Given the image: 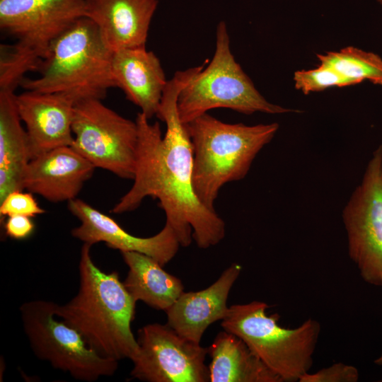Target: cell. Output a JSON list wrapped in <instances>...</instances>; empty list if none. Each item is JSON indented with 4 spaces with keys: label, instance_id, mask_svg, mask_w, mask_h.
<instances>
[{
    "label": "cell",
    "instance_id": "6da1fadb",
    "mask_svg": "<svg viewBox=\"0 0 382 382\" xmlns=\"http://www.w3.org/2000/svg\"><path fill=\"white\" fill-rule=\"evenodd\" d=\"M195 74L191 68L178 71L168 81L156 115L166 124L164 135L158 122L152 124L141 112L137 114L138 149L133 185L111 212H131L147 197L157 199L166 223L173 229L180 245L187 247L194 240L199 248L207 249L224 238L226 225L215 209L205 206L195 194L192 146L178 113V95Z\"/></svg>",
    "mask_w": 382,
    "mask_h": 382
},
{
    "label": "cell",
    "instance_id": "7a4b0ae2",
    "mask_svg": "<svg viewBox=\"0 0 382 382\" xmlns=\"http://www.w3.org/2000/svg\"><path fill=\"white\" fill-rule=\"evenodd\" d=\"M91 246L84 243L81 250L76 295L65 304L54 303L55 315L78 330L100 356L131 360L138 351L131 329L137 302L117 271L106 273L96 265Z\"/></svg>",
    "mask_w": 382,
    "mask_h": 382
},
{
    "label": "cell",
    "instance_id": "3957f363",
    "mask_svg": "<svg viewBox=\"0 0 382 382\" xmlns=\"http://www.w3.org/2000/svg\"><path fill=\"white\" fill-rule=\"evenodd\" d=\"M185 126L193 149V187L211 209L221 188L247 175L256 156L279 129L276 122L229 124L207 112Z\"/></svg>",
    "mask_w": 382,
    "mask_h": 382
},
{
    "label": "cell",
    "instance_id": "277c9868",
    "mask_svg": "<svg viewBox=\"0 0 382 382\" xmlns=\"http://www.w3.org/2000/svg\"><path fill=\"white\" fill-rule=\"evenodd\" d=\"M112 51L96 24L77 20L51 45L35 79L24 78L25 90L66 94L75 102L102 100L115 88L111 71Z\"/></svg>",
    "mask_w": 382,
    "mask_h": 382
},
{
    "label": "cell",
    "instance_id": "5b68a950",
    "mask_svg": "<svg viewBox=\"0 0 382 382\" xmlns=\"http://www.w3.org/2000/svg\"><path fill=\"white\" fill-rule=\"evenodd\" d=\"M268 308L260 301L232 305L221 325L240 337L283 382L299 381L313 365L320 325L308 318L296 328H284L278 314L267 315Z\"/></svg>",
    "mask_w": 382,
    "mask_h": 382
},
{
    "label": "cell",
    "instance_id": "8992f818",
    "mask_svg": "<svg viewBox=\"0 0 382 382\" xmlns=\"http://www.w3.org/2000/svg\"><path fill=\"white\" fill-rule=\"evenodd\" d=\"M220 108L245 115L296 111L268 102L256 89L231 53L226 24L223 21L216 28V50L212 61L182 89L177 101L178 113L183 124Z\"/></svg>",
    "mask_w": 382,
    "mask_h": 382
},
{
    "label": "cell",
    "instance_id": "52a82bcc",
    "mask_svg": "<svg viewBox=\"0 0 382 382\" xmlns=\"http://www.w3.org/2000/svg\"><path fill=\"white\" fill-rule=\"evenodd\" d=\"M54 303L32 300L20 307L23 330L35 355L76 380L93 382L112 376L118 361L98 354L78 330L58 320Z\"/></svg>",
    "mask_w": 382,
    "mask_h": 382
},
{
    "label": "cell",
    "instance_id": "ba28073f",
    "mask_svg": "<svg viewBox=\"0 0 382 382\" xmlns=\"http://www.w3.org/2000/svg\"><path fill=\"white\" fill-rule=\"evenodd\" d=\"M102 100L76 102L71 146L95 167L133 180L137 160L138 127L105 105Z\"/></svg>",
    "mask_w": 382,
    "mask_h": 382
},
{
    "label": "cell",
    "instance_id": "9c48e42d",
    "mask_svg": "<svg viewBox=\"0 0 382 382\" xmlns=\"http://www.w3.org/2000/svg\"><path fill=\"white\" fill-rule=\"evenodd\" d=\"M348 254L368 284H382V145L343 208Z\"/></svg>",
    "mask_w": 382,
    "mask_h": 382
},
{
    "label": "cell",
    "instance_id": "30bf717a",
    "mask_svg": "<svg viewBox=\"0 0 382 382\" xmlns=\"http://www.w3.org/2000/svg\"><path fill=\"white\" fill-rule=\"evenodd\" d=\"M85 0H0V28L13 48L40 69L52 42L84 16Z\"/></svg>",
    "mask_w": 382,
    "mask_h": 382
},
{
    "label": "cell",
    "instance_id": "8fae6325",
    "mask_svg": "<svg viewBox=\"0 0 382 382\" xmlns=\"http://www.w3.org/2000/svg\"><path fill=\"white\" fill-rule=\"evenodd\" d=\"M138 351L131 376L147 382H209L208 347L179 335L167 323L138 330Z\"/></svg>",
    "mask_w": 382,
    "mask_h": 382
},
{
    "label": "cell",
    "instance_id": "7c38bea8",
    "mask_svg": "<svg viewBox=\"0 0 382 382\" xmlns=\"http://www.w3.org/2000/svg\"><path fill=\"white\" fill-rule=\"evenodd\" d=\"M68 209L80 221L79 226L71 230V235L83 243L93 245L103 242L120 253H143L163 267L175 256L181 246L173 229L166 223L157 234L142 238L130 234L112 217L82 199L76 198L68 202Z\"/></svg>",
    "mask_w": 382,
    "mask_h": 382
},
{
    "label": "cell",
    "instance_id": "4fadbf2b",
    "mask_svg": "<svg viewBox=\"0 0 382 382\" xmlns=\"http://www.w3.org/2000/svg\"><path fill=\"white\" fill-rule=\"evenodd\" d=\"M20 118L25 125L30 160L52 149L71 146L75 100L58 93L25 90L16 95Z\"/></svg>",
    "mask_w": 382,
    "mask_h": 382
},
{
    "label": "cell",
    "instance_id": "5bb4252c",
    "mask_svg": "<svg viewBox=\"0 0 382 382\" xmlns=\"http://www.w3.org/2000/svg\"><path fill=\"white\" fill-rule=\"evenodd\" d=\"M95 169L71 146L59 147L29 161L23 188L53 203L69 202L77 198Z\"/></svg>",
    "mask_w": 382,
    "mask_h": 382
},
{
    "label": "cell",
    "instance_id": "9a60e30c",
    "mask_svg": "<svg viewBox=\"0 0 382 382\" xmlns=\"http://www.w3.org/2000/svg\"><path fill=\"white\" fill-rule=\"evenodd\" d=\"M241 270L240 265L233 263L207 288L183 291L166 311V323L183 337L200 343L207 328L227 316L228 297Z\"/></svg>",
    "mask_w": 382,
    "mask_h": 382
},
{
    "label": "cell",
    "instance_id": "2e32d148",
    "mask_svg": "<svg viewBox=\"0 0 382 382\" xmlns=\"http://www.w3.org/2000/svg\"><path fill=\"white\" fill-rule=\"evenodd\" d=\"M158 0H85L84 17L112 51L146 47Z\"/></svg>",
    "mask_w": 382,
    "mask_h": 382
},
{
    "label": "cell",
    "instance_id": "e0dca14e",
    "mask_svg": "<svg viewBox=\"0 0 382 382\" xmlns=\"http://www.w3.org/2000/svg\"><path fill=\"white\" fill-rule=\"evenodd\" d=\"M111 71L115 88L148 119L156 116L168 81L158 57L146 47L112 52Z\"/></svg>",
    "mask_w": 382,
    "mask_h": 382
},
{
    "label": "cell",
    "instance_id": "ac0fdd59",
    "mask_svg": "<svg viewBox=\"0 0 382 382\" xmlns=\"http://www.w3.org/2000/svg\"><path fill=\"white\" fill-rule=\"evenodd\" d=\"M15 96L13 91H0V201L13 191L25 190L23 178L30 161Z\"/></svg>",
    "mask_w": 382,
    "mask_h": 382
},
{
    "label": "cell",
    "instance_id": "d6986e66",
    "mask_svg": "<svg viewBox=\"0 0 382 382\" xmlns=\"http://www.w3.org/2000/svg\"><path fill=\"white\" fill-rule=\"evenodd\" d=\"M210 382H283L238 336L219 332L208 347Z\"/></svg>",
    "mask_w": 382,
    "mask_h": 382
},
{
    "label": "cell",
    "instance_id": "ffe728a7",
    "mask_svg": "<svg viewBox=\"0 0 382 382\" xmlns=\"http://www.w3.org/2000/svg\"><path fill=\"white\" fill-rule=\"evenodd\" d=\"M128 267L123 284L137 302L165 312L183 292L181 280L163 269L154 258L137 252H121Z\"/></svg>",
    "mask_w": 382,
    "mask_h": 382
},
{
    "label": "cell",
    "instance_id": "44dd1931",
    "mask_svg": "<svg viewBox=\"0 0 382 382\" xmlns=\"http://www.w3.org/2000/svg\"><path fill=\"white\" fill-rule=\"evenodd\" d=\"M323 64L329 66L345 77L361 83L369 80L382 85V59L377 54L354 47H347L338 52L317 54Z\"/></svg>",
    "mask_w": 382,
    "mask_h": 382
},
{
    "label": "cell",
    "instance_id": "7402d4cb",
    "mask_svg": "<svg viewBox=\"0 0 382 382\" xmlns=\"http://www.w3.org/2000/svg\"><path fill=\"white\" fill-rule=\"evenodd\" d=\"M294 81L295 88L304 94L321 91L332 86L343 87L359 83L323 64L313 69L296 71Z\"/></svg>",
    "mask_w": 382,
    "mask_h": 382
},
{
    "label": "cell",
    "instance_id": "603a6c76",
    "mask_svg": "<svg viewBox=\"0 0 382 382\" xmlns=\"http://www.w3.org/2000/svg\"><path fill=\"white\" fill-rule=\"evenodd\" d=\"M24 191H13L0 201L1 221L8 216L23 215L33 218L45 212L34 198L33 193Z\"/></svg>",
    "mask_w": 382,
    "mask_h": 382
},
{
    "label": "cell",
    "instance_id": "cb8c5ba5",
    "mask_svg": "<svg viewBox=\"0 0 382 382\" xmlns=\"http://www.w3.org/2000/svg\"><path fill=\"white\" fill-rule=\"evenodd\" d=\"M359 373L357 367L337 362L323 368L315 373L303 375L299 382H357Z\"/></svg>",
    "mask_w": 382,
    "mask_h": 382
},
{
    "label": "cell",
    "instance_id": "d4e9b609",
    "mask_svg": "<svg viewBox=\"0 0 382 382\" xmlns=\"http://www.w3.org/2000/svg\"><path fill=\"white\" fill-rule=\"evenodd\" d=\"M4 229L6 235L13 239L22 240L31 236L35 229L32 217L12 215L6 217Z\"/></svg>",
    "mask_w": 382,
    "mask_h": 382
},
{
    "label": "cell",
    "instance_id": "484cf974",
    "mask_svg": "<svg viewBox=\"0 0 382 382\" xmlns=\"http://www.w3.org/2000/svg\"><path fill=\"white\" fill-rule=\"evenodd\" d=\"M382 286V284H381ZM374 364L378 366H382V352L381 354L374 360Z\"/></svg>",
    "mask_w": 382,
    "mask_h": 382
},
{
    "label": "cell",
    "instance_id": "4316f807",
    "mask_svg": "<svg viewBox=\"0 0 382 382\" xmlns=\"http://www.w3.org/2000/svg\"><path fill=\"white\" fill-rule=\"evenodd\" d=\"M377 1H378L379 4H382V0H377Z\"/></svg>",
    "mask_w": 382,
    "mask_h": 382
},
{
    "label": "cell",
    "instance_id": "83f0119b",
    "mask_svg": "<svg viewBox=\"0 0 382 382\" xmlns=\"http://www.w3.org/2000/svg\"><path fill=\"white\" fill-rule=\"evenodd\" d=\"M379 381H380V382H382V379H381Z\"/></svg>",
    "mask_w": 382,
    "mask_h": 382
}]
</instances>
